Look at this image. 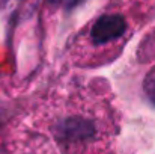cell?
<instances>
[{
	"mask_svg": "<svg viewBox=\"0 0 155 154\" xmlns=\"http://www.w3.org/2000/svg\"><path fill=\"white\" fill-rule=\"evenodd\" d=\"M53 133L60 145L74 150L95 142L100 136V127L92 116L75 112L56 119Z\"/></svg>",
	"mask_w": 155,
	"mask_h": 154,
	"instance_id": "1",
	"label": "cell"
},
{
	"mask_svg": "<svg viewBox=\"0 0 155 154\" xmlns=\"http://www.w3.org/2000/svg\"><path fill=\"white\" fill-rule=\"evenodd\" d=\"M127 30V21L119 14L101 15L91 29V39L94 46H104L120 38Z\"/></svg>",
	"mask_w": 155,
	"mask_h": 154,
	"instance_id": "2",
	"label": "cell"
},
{
	"mask_svg": "<svg viewBox=\"0 0 155 154\" xmlns=\"http://www.w3.org/2000/svg\"><path fill=\"white\" fill-rule=\"evenodd\" d=\"M145 92L148 98L155 104V70L152 73H149V76L145 80Z\"/></svg>",
	"mask_w": 155,
	"mask_h": 154,
	"instance_id": "3",
	"label": "cell"
},
{
	"mask_svg": "<svg viewBox=\"0 0 155 154\" xmlns=\"http://www.w3.org/2000/svg\"><path fill=\"white\" fill-rule=\"evenodd\" d=\"M50 5H54V6H59L60 3H63V2H68L69 3V6H75L80 0H47Z\"/></svg>",
	"mask_w": 155,
	"mask_h": 154,
	"instance_id": "4",
	"label": "cell"
}]
</instances>
